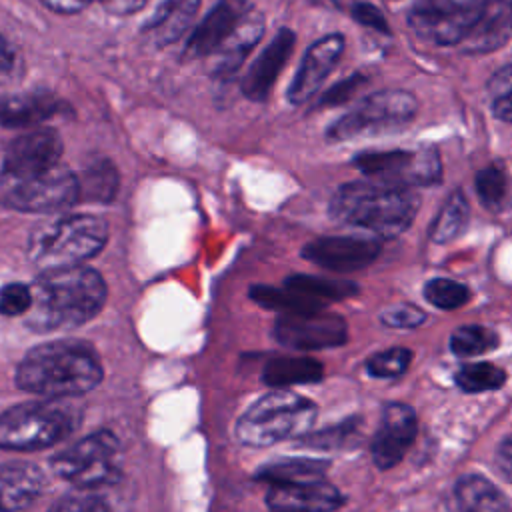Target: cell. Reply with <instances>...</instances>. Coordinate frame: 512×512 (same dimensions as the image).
<instances>
[{"label":"cell","instance_id":"cell-1","mask_svg":"<svg viewBox=\"0 0 512 512\" xmlns=\"http://www.w3.org/2000/svg\"><path fill=\"white\" fill-rule=\"evenodd\" d=\"M26 326L34 332H64L90 322L106 302V282L84 266L42 270L32 282Z\"/></svg>","mask_w":512,"mask_h":512},{"label":"cell","instance_id":"cell-2","mask_svg":"<svg viewBox=\"0 0 512 512\" xmlns=\"http://www.w3.org/2000/svg\"><path fill=\"white\" fill-rule=\"evenodd\" d=\"M104 376L94 350L76 340H52L34 346L16 368L20 390L46 396L70 398L94 390Z\"/></svg>","mask_w":512,"mask_h":512},{"label":"cell","instance_id":"cell-3","mask_svg":"<svg viewBox=\"0 0 512 512\" xmlns=\"http://www.w3.org/2000/svg\"><path fill=\"white\" fill-rule=\"evenodd\" d=\"M420 196L410 186L388 182H348L330 200V216L342 224L358 226L382 238L408 230L418 214Z\"/></svg>","mask_w":512,"mask_h":512},{"label":"cell","instance_id":"cell-4","mask_svg":"<svg viewBox=\"0 0 512 512\" xmlns=\"http://www.w3.org/2000/svg\"><path fill=\"white\" fill-rule=\"evenodd\" d=\"M108 240V224L94 214H70L32 230L28 258L38 270L84 264L94 258Z\"/></svg>","mask_w":512,"mask_h":512},{"label":"cell","instance_id":"cell-5","mask_svg":"<svg viewBox=\"0 0 512 512\" xmlns=\"http://www.w3.org/2000/svg\"><path fill=\"white\" fill-rule=\"evenodd\" d=\"M316 404L288 388L260 396L236 422L240 444L262 448L280 440L304 436L316 420Z\"/></svg>","mask_w":512,"mask_h":512},{"label":"cell","instance_id":"cell-6","mask_svg":"<svg viewBox=\"0 0 512 512\" xmlns=\"http://www.w3.org/2000/svg\"><path fill=\"white\" fill-rule=\"evenodd\" d=\"M80 420L74 404L56 398L12 406L0 414V448L30 452L54 446L66 440Z\"/></svg>","mask_w":512,"mask_h":512},{"label":"cell","instance_id":"cell-7","mask_svg":"<svg viewBox=\"0 0 512 512\" xmlns=\"http://www.w3.org/2000/svg\"><path fill=\"white\" fill-rule=\"evenodd\" d=\"M2 200L20 212L52 214L80 200V182L62 162L26 176H0Z\"/></svg>","mask_w":512,"mask_h":512},{"label":"cell","instance_id":"cell-8","mask_svg":"<svg viewBox=\"0 0 512 512\" xmlns=\"http://www.w3.org/2000/svg\"><path fill=\"white\" fill-rule=\"evenodd\" d=\"M418 110L414 94L406 90H380L364 98L348 114L328 128V140L342 142L358 136H372L408 124Z\"/></svg>","mask_w":512,"mask_h":512},{"label":"cell","instance_id":"cell-9","mask_svg":"<svg viewBox=\"0 0 512 512\" xmlns=\"http://www.w3.org/2000/svg\"><path fill=\"white\" fill-rule=\"evenodd\" d=\"M118 448L120 442L110 430H98L56 454L52 458V472L78 488L114 484L120 478V470L114 464Z\"/></svg>","mask_w":512,"mask_h":512},{"label":"cell","instance_id":"cell-10","mask_svg":"<svg viewBox=\"0 0 512 512\" xmlns=\"http://www.w3.org/2000/svg\"><path fill=\"white\" fill-rule=\"evenodd\" d=\"M484 0H416L408 14L410 28L440 46L458 44L482 10Z\"/></svg>","mask_w":512,"mask_h":512},{"label":"cell","instance_id":"cell-11","mask_svg":"<svg viewBox=\"0 0 512 512\" xmlns=\"http://www.w3.org/2000/svg\"><path fill=\"white\" fill-rule=\"evenodd\" d=\"M358 170L380 182L398 186H430L440 182V156L434 148L418 152L390 150V152H364L354 158Z\"/></svg>","mask_w":512,"mask_h":512},{"label":"cell","instance_id":"cell-12","mask_svg":"<svg viewBox=\"0 0 512 512\" xmlns=\"http://www.w3.org/2000/svg\"><path fill=\"white\" fill-rule=\"evenodd\" d=\"M274 338L292 350H322L344 344L348 328L342 316L324 310L284 312L274 324Z\"/></svg>","mask_w":512,"mask_h":512},{"label":"cell","instance_id":"cell-13","mask_svg":"<svg viewBox=\"0 0 512 512\" xmlns=\"http://www.w3.org/2000/svg\"><path fill=\"white\" fill-rule=\"evenodd\" d=\"M418 430L416 412L408 404L388 402L370 444L372 460L380 470L394 468L410 450Z\"/></svg>","mask_w":512,"mask_h":512},{"label":"cell","instance_id":"cell-14","mask_svg":"<svg viewBox=\"0 0 512 512\" xmlns=\"http://www.w3.org/2000/svg\"><path fill=\"white\" fill-rule=\"evenodd\" d=\"M62 140L50 128H34L14 138L4 152L0 176H26L60 164Z\"/></svg>","mask_w":512,"mask_h":512},{"label":"cell","instance_id":"cell-15","mask_svg":"<svg viewBox=\"0 0 512 512\" xmlns=\"http://www.w3.org/2000/svg\"><path fill=\"white\" fill-rule=\"evenodd\" d=\"M380 254V244L368 238L352 236H324L308 242L302 248V256L332 272H354L366 268Z\"/></svg>","mask_w":512,"mask_h":512},{"label":"cell","instance_id":"cell-16","mask_svg":"<svg viewBox=\"0 0 512 512\" xmlns=\"http://www.w3.org/2000/svg\"><path fill=\"white\" fill-rule=\"evenodd\" d=\"M344 50V38L340 34H328L316 40L304 54L300 68L288 88V100L292 104H304L310 100L324 78L332 72Z\"/></svg>","mask_w":512,"mask_h":512},{"label":"cell","instance_id":"cell-17","mask_svg":"<svg viewBox=\"0 0 512 512\" xmlns=\"http://www.w3.org/2000/svg\"><path fill=\"white\" fill-rule=\"evenodd\" d=\"M266 504L272 510H336L344 504V496L340 490L328 482L306 480V482H286V484H270L266 494Z\"/></svg>","mask_w":512,"mask_h":512},{"label":"cell","instance_id":"cell-18","mask_svg":"<svg viewBox=\"0 0 512 512\" xmlns=\"http://www.w3.org/2000/svg\"><path fill=\"white\" fill-rule=\"evenodd\" d=\"M294 32L288 28L278 30V34L270 40V44L262 50V54L252 62L248 68L244 80H242V92L246 98L254 102L266 100L270 94L280 70L284 68L288 56L294 48Z\"/></svg>","mask_w":512,"mask_h":512},{"label":"cell","instance_id":"cell-19","mask_svg":"<svg viewBox=\"0 0 512 512\" xmlns=\"http://www.w3.org/2000/svg\"><path fill=\"white\" fill-rule=\"evenodd\" d=\"M248 8L250 4L246 0H218L192 32L184 54L188 58H208L232 32Z\"/></svg>","mask_w":512,"mask_h":512},{"label":"cell","instance_id":"cell-20","mask_svg":"<svg viewBox=\"0 0 512 512\" xmlns=\"http://www.w3.org/2000/svg\"><path fill=\"white\" fill-rule=\"evenodd\" d=\"M264 34V16L256 8H248L232 32L222 40V44L208 56L212 60V74L230 76L234 74L248 52L256 46V42Z\"/></svg>","mask_w":512,"mask_h":512},{"label":"cell","instance_id":"cell-21","mask_svg":"<svg viewBox=\"0 0 512 512\" xmlns=\"http://www.w3.org/2000/svg\"><path fill=\"white\" fill-rule=\"evenodd\" d=\"M512 32V6L508 0H484L482 10L458 46L466 54H484L500 48Z\"/></svg>","mask_w":512,"mask_h":512},{"label":"cell","instance_id":"cell-22","mask_svg":"<svg viewBox=\"0 0 512 512\" xmlns=\"http://www.w3.org/2000/svg\"><path fill=\"white\" fill-rule=\"evenodd\" d=\"M44 490V474L34 464H0V510H24L36 502Z\"/></svg>","mask_w":512,"mask_h":512},{"label":"cell","instance_id":"cell-23","mask_svg":"<svg viewBox=\"0 0 512 512\" xmlns=\"http://www.w3.org/2000/svg\"><path fill=\"white\" fill-rule=\"evenodd\" d=\"M60 102L50 92H26L0 98V126L30 128L58 114Z\"/></svg>","mask_w":512,"mask_h":512},{"label":"cell","instance_id":"cell-24","mask_svg":"<svg viewBox=\"0 0 512 512\" xmlns=\"http://www.w3.org/2000/svg\"><path fill=\"white\" fill-rule=\"evenodd\" d=\"M202 0H162L154 16L146 22L144 34L156 44L166 46L176 42L194 22Z\"/></svg>","mask_w":512,"mask_h":512},{"label":"cell","instance_id":"cell-25","mask_svg":"<svg viewBox=\"0 0 512 512\" xmlns=\"http://www.w3.org/2000/svg\"><path fill=\"white\" fill-rule=\"evenodd\" d=\"M324 376V368L310 356H278L266 362L262 380L274 388H288L292 384L318 382Z\"/></svg>","mask_w":512,"mask_h":512},{"label":"cell","instance_id":"cell-26","mask_svg":"<svg viewBox=\"0 0 512 512\" xmlns=\"http://www.w3.org/2000/svg\"><path fill=\"white\" fill-rule=\"evenodd\" d=\"M458 506L472 512H498L508 510L510 502L506 496L484 476L480 474H466L456 482L454 488Z\"/></svg>","mask_w":512,"mask_h":512},{"label":"cell","instance_id":"cell-27","mask_svg":"<svg viewBox=\"0 0 512 512\" xmlns=\"http://www.w3.org/2000/svg\"><path fill=\"white\" fill-rule=\"evenodd\" d=\"M328 470L326 460L312 458H284L266 464L258 472V480L268 484H286V482H306L320 480Z\"/></svg>","mask_w":512,"mask_h":512},{"label":"cell","instance_id":"cell-28","mask_svg":"<svg viewBox=\"0 0 512 512\" xmlns=\"http://www.w3.org/2000/svg\"><path fill=\"white\" fill-rule=\"evenodd\" d=\"M468 216L470 208L466 196L460 190H454L430 226V240L436 244L452 242L466 228Z\"/></svg>","mask_w":512,"mask_h":512},{"label":"cell","instance_id":"cell-29","mask_svg":"<svg viewBox=\"0 0 512 512\" xmlns=\"http://www.w3.org/2000/svg\"><path fill=\"white\" fill-rule=\"evenodd\" d=\"M284 286L312 298L318 302H330V300H342L358 292V286L354 282L346 280H332L322 276H308V274H294L284 280Z\"/></svg>","mask_w":512,"mask_h":512},{"label":"cell","instance_id":"cell-30","mask_svg":"<svg viewBox=\"0 0 512 512\" xmlns=\"http://www.w3.org/2000/svg\"><path fill=\"white\" fill-rule=\"evenodd\" d=\"M300 440L302 444L316 450H348L362 442V420L348 418L320 432H306L304 436H300Z\"/></svg>","mask_w":512,"mask_h":512},{"label":"cell","instance_id":"cell-31","mask_svg":"<svg viewBox=\"0 0 512 512\" xmlns=\"http://www.w3.org/2000/svg\"><path fill=\"white\" fill-rule=\"evenodd\" d=\"M78 182H80V200L108 202L116 194L118 172L108 160H98L90 164L82 176H78Z\"/></svg>","mask_w":512,"mask_h":512},{"label":"cell","instance_id":"cell-32","mask_svg":"<svg viewBox=\"0 0 512 512\" xmlns=\"http://www.w3.org/2000/svg\"><path fill=\"white\" fill-rule=\"evenodd\" d=\"M250 298L256 300L260 306L278 310V312H304V310H322L324 304L312 300L288 286L272 288V286H254L250 290Z\"/></svg>","mask_w":512,"mask_h":512},{"label":"cell","instance_id":"cell-33","mask_svg":"<svg viewBox=\"0 0 512 512\" xmlns=\"http://www.w3.org/2000/svg\"><path fill=\"white\" fill-rule=\"evenodd\" d=\"M498 346V334L480 324L460 326L450 336V350L460 358H472L486 354Z\"/></svg>","mask_w":512,"mask_h":512},{"label":"cell","instance_id":"cell-34","mask_svg":"<svg viewBox=\"0 0 512 512\" xmlns=\"http://www.w3.org/2000/svg\"><path fill=\"white\" fill-rule=\"evenodd\" d=\"M454 382L460 390L476 394L496 390L506 382V372L490 362H470L456 370Z\"/></svg>","mask_w":512,"mask_h":512},{"label":"cell","instance_id":"cell-35","mask_svg":"<svg viewBox=\"0 0 512 512\" xmlns=\"http://www.w3.org/2000/svg\"><path fill=\"white\" fill-rule=\"evenodd\" d=\"M424 298L440 310H456L470 300V290L450 278H432L424 284Z\"/></svg>","mask_w":512,"mask_h":512},{"label":"cell","instance_id":"cell-36","mask_svg":"<svg viewBox=\"0 0 512 512\" xmlns=\"http://www.w3.org/2000/svg\"><path fill=\"white\" fill-rule=\"evenodd\" d=\"M506 190H508V174L502 168V164L494 162L476 174V192L480 202L486 208L490 210L500 208L506 196Z\"/></svg>","mask_w":512,"mask_h":512},{"label":"cell","instance_id":"cell-37","mask_svg":"<svg viewBox=\"0 0 512 512\" xmlns=\"http://www.w3.org/2000/svg\"><path fill=\"white\" fill-rule=\"evenodd\" d=\"M412 362V352L408 348H390L372 354L366 360V372L374 378H398Z\"/></svg>","mask_w":512,"mask_h":512},{"label":"cell","instance_id":"cell-38","mask_svg":"<svg viewBox=\"0 0 512 512\" xmlns=\"http://www.w3.org/2000/svg\"><path fill=\"white\" fill-rule=\"evenodd\" d=\"M32 304V288L22 282H10L0 288V314L22 316Z\"/></svg>","mask_w":512,"mask_h":512},{"label":"cell","instance_id":"cell-39","mask_svg":"<svg viewBox=\"0 0 512 512\" xmlns=\"http://www.w3.org/2000/svg\"><path fill=\"white\" fill-rule=\"evenodd\" d=\"M380 320L392 328H414L426 320V314L412 304H394L380 312Z\"/></svg>","mask_w":512,"mask_h":512},{"label":"cell","instance_id":"cell-40","mask_svg":"<svg viewBox=\"0 0 512 512\" xmlns=\"http://www.w3.org/2000/svg\"><path fill=\"white\" fill-rule=\"evenodd\" d=\"M106 502H102L96 496H66L60 502L54 504V510H66V512H74V510H106Z\"/></svg>","mask_w":512,"mask_h":512},{"label":"cell","instance_id":"cell-41","mask_svg":"<svg viewBox=\"0 0 512 512\" xmlns=\"http://www.w3.org/2000/svg\"><path fill=\"white\" fill-rule=\"evenodd\" d=\"M510 90H512V64H506L500 70H496L492 74V78L488 80V94L494 100V98L504 96Z\"/></svg>","mask_w":512,"mask_h":512},{"label":"cell","instance_id":"cell-42","mask_svg":"<svg viewBox=\"0 0 512 512\" xmlns=\"http://www.w3.org/2000/svg\"><path fill=\"white\" fill-rule=\"evenodd\" d=\"M354 18L358 20V22H362L364 26H372V28H376V30H380V32H388V24H386V18L374 8V6H370V4H358V6H354Z\"/></svg>","mask_w":512,"mask_h":512},{"label":"cell","instance_id":"cell-43","mask_svg":"<svg viewBox=\"0 0 512 512\" xmlns=\"http://www.w3.org/2000/svg\"><path fill=\"white\" fill-rule=\"evenodd\" d=\"M102 4L110 14L128 16L142 10L148 4V0H102Z\"/></svg>","mask_w":512,"mask_h":512},{"label":"cell","instance_id":"cell-44","mask_svg":"<svg viewBox=\"0 0 512 512\" xmlns=\"http://www.w3.org/2000/svg\"><path fill=\"white\" fill-rule=\"evenodd\" d=\"M358 84H360V78H348L346 82H342V84L334 86L330 92H326V96L322 98V104H340L356 90Z\"/></svg>","mask_w":512,"mask_h":512},{"label":"cell","instance_id":"cell-45","mask_svg":"<svg viewBox=\"0 0 512 512\" xmlns=\"http://www.w3.org/2000/svg\"><path fill=\"white\" fill-rule=\"evenodd\" d=\"M496 466L500 474L512 484V438L504 440L496 452Z\"/></svg>","mask_w":512,"mask_h":512},{"label":"cell","instance_id":"cell-46","mask_svg":"<svg viewBox=\"0 0 512 512\" xmlns=\"http://www.w3.org/2000/svg\"><path fill=\"white\" fill-rule=\"evenodd\" d=\"M492 112L502 122H512V90L492 100Z\"/></svg>","mask_w":512,"mask_h":512},{"label":"cell","instance_id":"cell-47","mask_svg":"<svg viewBox=\"0 0 512 512\" xmlns=\"http://www.w3.org/2000/svg\"><path fill=\"white\" fill-rule=\"evenodd\" d=\"M14 68V54L8 46V42L0 36V80L8 78Z\"/></svg>","mask_w":512,"mask_h":512},{"label":"cell","instance_id":"cell-48","mask_svg":"<svg viewBox=\"0 0 512 512\" xmlns=\"http://www.w3.org/2000/svg\"><path fill=\"white\" fill-rule=\"evenodd\" d=\"M82 2H84V4H90V2H96V0H82ZM100 2H102V0H100Z\"/></svg>","mask_w":512,"mask_h":512},{"label":"cell","instance_id":"cell-49","mask_svg":"<svg viewBox=\"0 0 512 512\" xmlns=\"http://www.w3.org/2000/svg\"><path fill=\"white\" fill-rule=\"evenodd\" d=\"M510 6H512V2H510Z\"/></svg>","mask_w":512,"mask_h":512}]
</instances>
